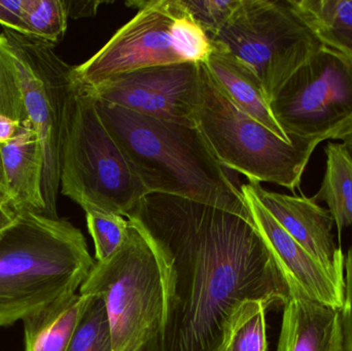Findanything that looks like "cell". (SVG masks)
I'll return each mask as SVG.
<instances>
[{"instance_id":"obj_8","label":"cell","mask_w":352,"mask_h":351,"mask_svg":"<svg viewBox=\"0 0 352 351\" xmlns=\"http://www.w3.org/2000/svg\"><path fill=\"white\" fill-rule=\"evenodd\" d=\"M54 45L3 29L0 58L14 78L23 123L38 137L43 158V195L45 214L59 218L60 150L62 121L72 66L54 51Z\"/></svg>"},{"instance_id":"obj_1","label":"cell","mask_w":352,"mask_h":351,"mask_svg":"<svg viewBox=\"0 0 352 351\" xmlns=\"http://www.w3.org/2000/svg\"><path fill=\"white\" fill-rule=\"evenodd\" d=\"M162 265L160 351H223L248 301L285 306L291 286L252 220L200 202L148 194L127 216Z\"/></svg>"},{"instance_id":"obj_5","label":"cell","mask_w":352,"mask_h":351,"mask_svg":"<svg viewBox=\"0 0 352 351\" xmlns=\"http://www.w3.org/2000/svg\"><path fill=\"white\" fill-rule=\"evenodd\" d=\"M138 14L84 63L72 66V80L87 90L144 68L205 63L212 43L182 0L126 2Z\"/></svg>"},{"instance_id":"obj_33","label":"cell","mask_w":352,"mask_h":351,"mask_svg":"<svg viewBox=\"0 0 352 351\" xmlns=\"http://www.w3.org/2000/svg\"><path fill=\"white\" fill-rule=\"evenodd\" d=\"M0 212L1 214H16V210L10 206V204L3 198H0Z\"/></svg>"},{"instance_id":"obj_27","label":"cell","mask_w":352,"mask_h":351,"mask_svg":"<svg viewBox=\"0 0 352 351\" xmlns=\"http://www.w3.org/2000/svg\"><path fill=\"white\" fill-rule=\"evenodd\" d=\"M26 0H0V25L6 30L30 38V32L25 21Z\"/></svg>"},{"instance_id":"obj_6","label":"cell","mask_w":352,"mask_h":351,"mask_svg":"<svg viewBox=\"0 0 352 351\" xmlns=\"http://www.w3.org/2000/svg\"><path fill=\"white\" fill-rule=\"evenodd\" d=\"M201 78L198 127L217 160L248 181L274 183L295 192L320 140L297 136L289 141L281 139L238 109L203 63Z\"/></svg>"},{"instance_id":"obj_15","label":"cell","mask_w":352,"mask_h":351,"mask_svg":"<svg viewBox=\"0 0 352 351\" xmlns=\"http://www.w3.org/2000/svg\"><path fill=\"white\" fill-rule=\"evenodd\" d=\"M8 200L16 212L45 214L43 195V158L36 133L26 124L6 144H0Z\"/></svg>"},{"instance_id":"obj_10","label":"cell","mask_w":352,"mask_h":351,"mask_svg":"<svg viewBox=\"0 0 352 351\" xmlns=\"http://www.w3.org/2000/svg\"><path fill=\"white\" fill-rule=\"evenodd\" d=\"M287 137L343 140L352 132V57L322 47L270 101Z\"/></svg>"},{"instance_id":"obj_19","label":"cell","mask_w":352,"mask_h":351,"mask_svg":"<svg viewBox=\"0 0 352 351\" xmlns=\"http://www.w3.org/2000/svg\"><path fill=\"white\" fill-rule=\"evenodd\" d=\"M324 47L352 57V0H293Z\"/></svg>"},{"instance_id":"obj_3","label":"cell","mask_w":352,"mask_h":351,"mask_svg":"<svg viewBox=\"0 0 352 351\" xmlns=\"http://www.w3.org/2000/svg\"><path fill=\"white\" fill-rule=\"evenodd\" d=\"M94 264L84 234L69 220L18 212L0 238V328L76 295Z\"/></svg>"},{"instance_id":"obj_25","label":"cell","mask_w":352,"mask_h":351,"mask_svg":"<svg viewBox=\"0 0 352 351\" xmlns=\"http://www.w3.org/2000/svg\"><path fill=\"white\" fill-rule=\"evenodd\" d=\"M0 115H6L22 125L23 117L14 78L0 58Z\"/></svg>"},{"instance_id":"obj_20","label":"cell","mask_w":352,"mask_h":351,"mask_svg":"<svg viewBox=\"0 0 352 351\" xmlns=\"http://www.w3.org/2000/svg\"><path fill=\"white\" fill-rule=\"evenodd\" d=\"M263 303L248 301L232 317L223 351H267L266 313Z\"/></svg>"},{"instance_id":"obj_7","label":"cell","mask_w":352,"mask_h":351,"mask_svg":"<svg viewBox=\"0 0 352 351\" xmlns=\"http://www.w3.org/2000/svg\"><path fill=\"white\" fill-rule=\"evenodd\" d=\"M80 294L104 302L113 351H135L162 329V265L148 237L131 222L119 249L105 261L95 262Z\"/></svg>"},{"instance_id":"obj_13","label":"cell","mask_w":352,"mask_h":351,"mask_svg":"<svg viewBox=\"0 0 352 351\" xmlns=\"http://www.w3.org/2000/svg\"><path fill=\"white\" fill-rule=\"evenodd\" d=\"M248 183L271 216L312 258L344 280L345 256L335 243L334 220L328 210L312 198L267 191L254 181Z\"/></svg>"},{"instance_id":"obj_28","label":"cell","mask_w":352,"mask_h":351,"mask_svg":"<svg viewBox=\"0 0 352 351\" xmlns=\"http://www.w3.org/2000/svg\"><path fill=\"white\" fill-rule=\"evenodd\" d=\"M102 3L103 1H74V0H65L68 16L74 19L95 16L97 10H98V6Z\"/></svg>"},{"instance_id":"obj_14","label":"cell","mask_w":352,"mask_h":351,"mask_svg":"<svg viewBox=\"0 0 352 351\" xmlns=\"http://www.w3.org/2000/svg\"><path fill=\"white\" fill-rule=\"evenodd\" d=\"M276 351H345L340 309L292 293L283 306Z\"/></svg>"},{"instance_id":"obj_24","label":"cell","mask_w":352,"mask_h":351,"mask_svg":"<svg viewBox=\"0 0 352 351\" xmlns=\"http://www.w3.org/2000/svg\"><path fill=\"white\" fill-rule=\"evenodd\" d=\"M240 2L241 0H182L195 22L209 37L223 29Z\"/></svg>"},{"instance_id":"obj_22","label":"cell","mask_w":352,"mask_h":351,"mask_svg":"<svg viewBox=\"0 0 352 351\" xmlns=\"http://www.w3.org/2000/svg\"><path fill=\"white\" fill-rule=\"evenodd\" d=\"M67 351H113L111 328L102 299L91 296Z\"/></svg>"},{"instance_id":"obj_31","label":"cell","mask_w":352,"mask_h":351,"mask_svg":"<svg viewBox=\"0 0 352 351\" xmlns=\"http://www.w3.org/2000/svg\"><path fill=\"white\" fill-rule=\"evenodd\" d=\"M135 351H160V348H159V335L150 338L148 341L144 342Z\"/></svg>"},{"instance_id":"obj_4","label":"cell","mask_w":352,"mask_h":351,"mask_svg":"<svg viewBox=\"0 0 352 351\" xmlns=\"http://www.w3.org/2000/svg\"><path fill=\"white\" fill-rule=\"evenodd\" d=\"M61 132L60 192L84 212L127 216L148 195L103 123L96 99L74 80Z\"/></svg>"},{"instance_id":"obj_2","label":"cell","mask_w":352,"mask_h":351,"mask_svg":"<svg viewBox=\"0 0 352 351\" xmlns=\"http://www.w3.org/2000/svg\"><path fill=\"white\" fill-rule=\"evenodd\" d=\"M96 104L148 194L184 198L252 220L241 185L217 160L200 128L152 119L98 99Z\"/></svg>"},{"instance_id":"obj_16","label":"cell","mask_w":352,"mask_h":351,"mask_svg":"<svg viewBox=\"0 0 352 351\" xmlns=\"http://www.w3.org/2000/svg\"><path fill=\"white\" fill-rule=\"evenodd\" d=\"M203 64L238 109L260 122L281 139L291 140L275 120L262 82L250 64L213 45Z\"/></svg>"},{"instance_id":"obj_26","label":"cell","mask_w":352,"mask_h":351,"mask_svg":"<svg viewBox=\"0 0 352 351\" xmlns=\"http://www.w3.org/2000/svg\"><path fill=\"white\" fill-rule=\"evenodd\" d=\"M345 351H352V245L345 257L344 302L340 309Z\"/></svg>"},{"instance_id":"obj_29","label":"cell","mask_w":352,"mask_h":351,"mask_svg":"<svg viewBox=\"0 0 352 351\" xmlns=\"http://www.w3.org/2000/svg\"><path fill=\"white\" fill-rule=\"evenodd\" d=\"M21 124L6 115H0V144L10 142L18 134Z\"/></svg>"},{"instance_id":"obj_23","label":"cell","mask_w":352,"mask_h":351,"mask_svg":"<svg viewBox=\"0 0 352 351\" xmlns=\"http://www.w3.org/2000/svg\"><path fill=\"white\" fill-rule=\"evenodd\" d=\"M87 226L95 245L96 262L109 259L121 247L129 220L124 216L99 210H86Z\"/></svg>"},{"instance_id":"obj_30","label":"cell","mask_w":352,"mask_h":351,"mask_svg":"<svg viewBox=\"0 0 352 351\" xmlns=\"http://www.w3.org/2000/svg\"><path fill=\"white\" fill-rule=\"evenodd\" d=\"M16 216H18V212H16V214H1V212H0V238H1L2 235L6 233V231L14 224Z\"/></svg>"},{"instance_id":"obj_34","label":"cell","mask_w":352,"mask_h":351,"mask_svg":"<svg viewBox=\"0 0 352 351\" xmlns=\"http://www.w3.org/2000/svg\"><path fill=\"white\" fill-rule=\"evenodd\" d=\"M343 141H344L343 144L349 148V150H351L352 154V132L349 136H346V137L343 139Z\"/></svg>"},{"instance_id":"obj_12","label":"cell","mask_w":352,"mask_h":351,"mask_svg":"<svg viewBox=\"0 0 352 351\" xmlns=\"http://www.w3.org/2000/svg\"><path fill=\"white\" fill-rule=\"evenodd\" d=\"M241 191L252 223L266 241L283 269L291 295L300 292L312 300L341 309L344 302V280L335 276L312 258L262 205L248 183Z\"/></svg>"},{"instance_id":"obj_18","label":"cell","mask_w":352,"mask_h":351,"mask_svg":"<svg viewBox=\"0 0 352 351\" xmlns=\"http://www.w3.org/2000/svg\"><path fill=\"white\" fill-rule=\"evenodd\" d=\"M324 179L312 200L326 202L339 234L352 226V154L344 144L329 142Z\"/></svg>"},{"instance_id":"obj_17","label":"cell","mask_w":352,"mask_h":351,"mask_svg":"<svg viewBox=\"0 0 352 351\" xmlns=\"http://www.w3.org/2000/svg\"><path fill=\"white\" fill-rule=\"evenodd\" d=\"M90 299L76 294L25 319V351H67Z\"/></svg>"},{"instance_id":"obj_9","label":"cell","mask_w":352,"mask_h":351,"mask_svg":"<svg viewBox=\"0 0 352 351\" xmlns=\"http://www.w3.org/2000/svg\"><path fill=\"white\" fill-rule=\"evenodd\" d=\"M213 45L254 68L269 101L322 47L293 0H241Z\"/></svg>"},{"instance_id":"obj_32","label":"cell","mask_w":352,"mask_h":351,"mask_svg":"<svg viewBox=\"0 0 352 351\" xmlns=\"http://www.w3.org/2000/svg\"><path fill=\"white\" fill-rule=\"evenodd\" d=\"M0 198L8 200V192H6V179H4L3 165H2L1 154H0ZM10 203V202H8Z\"/></svg>"},{"instance_id":"obj_11","label":"cell","mask_w":352,"mask_h":351,"mask_svg":"<svg viewBox=\"0 0 352 351\" xmlns=\"http://www.w3.org/2000/svg\"><path fill=\"white\" fill-rule=\"evenodd\" d=\"M201 86V63H179L128 72L88 91L98 100L152 119L198 127Z\"/></svg>"},{"instance_id":"obj_21","label":"cell","mask_w":352,"mask_h":351,"mask_svg":"<svg viewBox=\"0 0 352 351\" xmlns=\"http://www.w3.org/2000/svg\"><path fill=\"white\" fill-rule=\"evenodd\" d=\"M68 19L65 0H26L25 2V21L30 38L55 47L65 35Z\"/></svg>"}]
</instances>
